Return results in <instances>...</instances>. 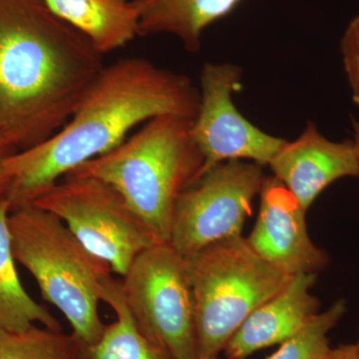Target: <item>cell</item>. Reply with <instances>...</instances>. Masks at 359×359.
Instances as JSON below:
<instances>
[{
	"mask_svg": "<svg viewBox=\"0 0 359 359\" xmlns=\"http://www.w3.org/2000/svg\"><path fill=\"white\" fill-rule=\"evenodd\" d=\"M243 0H133L139 35L171 34L196 53L209 26L226 18Z\"/></svg>",
	"mask_w": 359,
	"mask_h": 359,
	"instance_id": "cell-13",
	"label": "cell"
},
{
	"mask_svg": "<svg viewBox=\"0 0 359 359\" xmlns=\"http://www.w3.org/2000/svg\"><path fill=\"white\" fill-rule=\"evenodd\" d=\"M103 56L43 0H0V132L16 152L69 121Z\"/></svg>",
	"mask_w": 359,
	"mask_h": 359,
	"instance_id": "cell-2",
	"label": "cell"
},
{
	"mask_svg": "<svg viewBox=\"0 0 359 359\" xmlns=\"http://www.w3.org/2000/svg\"><path fill=\"white\" fill-rule=\"evenodd\" d=\"M353 122V141L355 143L356 149H358V154L359 159V119H356V118H353L351 120Z\"/></svg>",
	"mask_w": 359,
	"mask_h": 359,
	"instance_id": "cell-22",
	"label": "cell"
},
{
	"mask_svg": "<svg viewBox=\"0 0 359 359\" xmlns=\"http://www.w3.org/2000/svg\"><path fill=\"white\" fill-rule=\"evenodd\" d=\"M264 178V167L248 161L212 167L177 200L169 244L187 257L219 241L242 236Z\"/></svg>",
	"mask_w": 359,
	"mask_h": 359,
	"instance_id": "cell-8",
	"label": "cell"
},
{
	"mask_svg": "<svg viewBox=\"0 0 359 359\" xmlns=\"http://www.w3.org/2000/svg\"><path fill=\"white\" fill-rule=\"evenodd\" d=\"M198 359H219L218 356H212V358H199Z\"/></svg>",
	"mask_w": 359,
	"mask_h": 359,
	"instance_id": "cell-24",
	"label": "cell"
},
{
	"mask_svg": "<svg viewBox=\"0 0 359 359\" xmlns=\"http://www.w3.org/2000/svg\"><path fill=\"white\" fill-rule=\"evenodd\" d=\"M32 204L61 219L121 278L141 252L159 244L124 198L101 180L67 175Z\"/></svg>",
	"mask_w": 359,
	"mask_h": 359,
	"instance_id": "cell-6",
	"label": "cell"
},
{
	"mask_svg": "<svg viewBox=\"0 0 359 359\" xmlns=\"http://www.w3.org/2000/svg\"><path fill=\"white\" fill-rule=\"evenodd\" d=\"M8 226L16 263L33 276L44 301L65 316L72 337L84 346L95 344L106 327L99 304L112 278L109 264L89 252L61 219L37 205L11 210Z\"/></svg>",
	"mask_w": 359,
	"mask_h": 359,
	"instance_id": "cell-4",
	"label": "cell"
},
{
	"mask_svg": "<svg viewBox=\"0 0 359 359\" xmlns=\"http://www.w3.org/2000/svg\"><path fill=\"white\" fill-rule=\"evenodd\" d=\"M242 78V68L230 62L205 63L201 72L199 107L192 123L194 140L205 158L201 176L228 161L269 166L287 142L257 128L236 107L233 93Z\"/></svg>",
	"mask_w": 359,
	"mask_h": 359,
	"instance_id": "cell-9",
	"label": "cell"
},
{
	"mask_svg": "<svg viewBox=\"0 0 359 359\" xmlns=\"http://www.w3.org/2000/svg\"><path fill=\"white\" fill-rule=\"evenodd\" d=\"M259 196V215L247 238L252 249L287 276L325 269L330 257L309 237L306 211L294 196L273 176L264 178Z\"/></svg>",
	"mask_w": 359,
	"mask_h": 359,
	"instance_id": "cell-10",
	"label": "cell"
},
{
	"mask_svg": "<svg viewBox=\"0 0 359 359\" xmlns=\"http://www.w3.org/2000/svg\"><path fill=\"white\" fill-rule=\"evenodd\" d=\"M346 311L344 299L318 313L297 334L280 344V348L266 359H328L332 347L328 334L337 327Z\"/></svg>",
	"mask_w": 359,
	"mask_h": 359,
	"instance_id": "cell-18",
	"label": "cell"
},
{
	"mask_svg": "<svg viewBox=\"0 0 359 359\" xmlns=\"http://www.w3.org/2000/svg\"><path fill=\"white\" fill-rule=\"evenodd\" d=\"M355 347H356V353H358V358L359 359V335H358V342H356V344H355Z\"/></svg>",
	"mask_w": 359,
	"mask_h": 359,
	"instance_id": "cell-23",
	"label": "cell"
},
{
	"mask_svg": "<svg viewBox=\"0 0 359 359\" xmlns=\"http://www.w3.org/2000/svg\"><path fill=\"white\" fill-rule=\"evenodd\" d=\"M185 264L199 358L218 356L248 316L292 278L266 263L243 236L207 245Z\"/></svg>",
	"mask_w": 359,
	"mask_h": 359,
	"instance_id": "cell-5",
	"label": "cell"
},
{
	"mask_svg": "<svg viewBox=\"0 0 359 359\" xmlns=\"http://www.w3.org/2000/svg\"><path fill=\"white\" fill-rule=\"evenodd\" d=\"M16 151L11 147V144L0 132V200L6 197L9 189V179L6 176L4 164L6 161Z\"/></svg>",
	"mask_w": 359,
	"mask_h": 359,
	"instance_id": "cell-20",
	"label": "cell"
},
{
	"mask_svg": "<svg viewBox=\"0 0 359 359\" xmlns=\"http://www.w3.org/2000/svg\"><path fill=\"white\" fill-rule=\"evenodd\" d=\"M52 13L72 26L102 55L139 35L133 0H43Z\"/></svg>",
	"mask_w": 359,
	"mask_h": 359,
	"instance_id": "cell-14",
	"label": "cell"
},
{
	"mask_svg": "<svg viewBox=\"0 0 359 359\" xmlns=\"http://www.w3.org/2000/svg\"><path fill=\"white\" fill-rule=\"evenodd\" d=\"M199 100L190 78L147 59L105 65L62 128L6 161L11 210L32 204L76 168L121 144L138 125L163 115L195 119Z\"/></svg>",
	"mask_w": 359,
	"mask_h": 359,
	"instance_id": "cell-1",
	"label": "cell"
},
{
	"mask_svg": "<svg viewBox=\"0 0 359 359\" xmlns=\"http://www.w3.org/2000/svg\"><path fill=\"white\" fill-rule=\"evenodd\" d=\"M102 302L115 313V320L106 325L100 339L81 346V359H172L166 351L149 339L130 313L121 280L112 278L104 287Z\"/></svg>",
	"mask_w": 359,
	"mask_h": 359,
	"instance_id": "cell-16",
	"label": "cell"
},
{
	"mask_svg": "<svg viewBox=\"0 0 359 359\" xmlns=\"http://www.w3.org/2000/svg\"><path fill=\"white\" fill-rule=\"evenodd\" d=\"M340 51L351 98L359 107V13L344 30Z\"/></svg>",
	"mask_w": 359,
	"mask_h": 359,
	"instance_id": "cell-19",
	"label": "cell"
},
{
	"mask_svg": "<svg viewBox=\"0 0 359 359\" xmlns=\"http://www.w3.org/2000/svg\"><path fill=\"white\" fill-rule=\"evenodd\" d=\"M328 359H358L355 344H341L332 348Z\"/></svg>",
	"mask_w": 359,
	"mask_h": 359,
	"instance_id": "cell-21",
	"label": "cell"
},
{
	"mask_svg": "<svg viewBox=\"0 0 359 359\" xmlns=\"http://www.w3.org/2000/svg\"><path fill=\"white\" fill-rule=\"evenodd\" d=\"M316 273L292 276L280 292L255 309L229 340V359H245L259 349L283 344L320 313V301L311 294Z\"/></svg>",
	"mask_w": 359,
	"mask_h": 359,
	"instance_id": "cell-12",
	"label": "cell"
},
{
	"mask_svg": "<svg viewBox=\"0 0 359 359\" xmlns=\"http://www.w3.org/2000/svg\"><path fill=\"white\" fill-rule=\"evenodd\" d=\"M193 120L178 115L153 118L133 136L70 174L109 184L157 242L169 244L177 200L200 178L204 166L194 140Z\"/></svg>",
	"mask_w": 359,
	"mask_h": 359,
	"instance_id": "cell-3",
	"label": "cell"
},
{
	"mask_svg": "<svg viewBox=\"0 0 359 359\" xmlns=\"http://www.w3.org/2000/svg\"><path fill=\"white\" fill-rule=\"evenodd\" d=\"M125 302L143 334L172 359H198L195 302L185 257L170 244L144 250L122 276Z\"/></svg>",
	"mask_w": 359,
	"mask_h": 359,
	"instance_id": "cell-7",
	"label": "cell"
},
{
	"mask_svg": "<svg viewBox=\"0 0 359 359\" xmlns=\"http://www.w3.org/2000/svg\"><path fill=\"white\" fill-rule=\"evenodd\" d=\"M11 212L6 197L0 200V330L22 332L34 325L62 330L55 316L33 299L20 282L11 248Z\"/></svg>",
	"mask_w": 359,
	"mask_h": 359,
	"instance_id": "cell-15",
	"label": "cell"
},
{
	"mask_svg": "<svg viewBox=\"0 0 359 359\" xmlns=\"http://www.w3.org/2000/svg\"><path fill=\"white\" fill-rule=\"evenodd\" d=\"M269 167L308 211L328 186L342 178L358 177L359 159L353 139L330 140L309 121L294 141H287Z\"/></svg>",
	"mask_w": 359,
	"mask_h": 359,
	"instance_id": "cell-11",
	"label": "cell"
},
{
	"mask_svg": "<svg viewBox=\"0 0 359 359\" xmlns=\"http://www.w3.org/2000/svg\"><path fill=\"white\" fill-rule=\"evenodd\" d=\"M0 359H81L72 334L34 325L22 332L0 330Z\"/></svg>",
	"mask_w": 359,
	"mask_h": 359,
	"instance_id": "cell-17",
	"label": "cell"
}]
</instances>
